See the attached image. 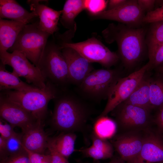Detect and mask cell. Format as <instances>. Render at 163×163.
I'll return each mask as SVG.
<instances>
[{
  "label": "cell",
  "instance_id": "obj_44",
  "mask_svg": "<svg viewBox=\"0 0 163 163\" xmlns=\"http://www.w3.org/2000/svg\"><path fill=\"white\" fill-rule=\"evenodd\" d=\"M163 163V161H161V162H158V163Z\"/></svg>",
  "mask_w": 163,
  "mask_h": 163
},
{
  "label": "cell",
  "instance_id": "obj_22",
  "mask_svg": "<svg viewBox=\"0 0 163 163\" xmlns=\"http://www.w3.org/2000/svg\"><path fill=\"white\" fill-rule=\"evenodd\" d=\"M39 88L21 80L15 73L10 72L5 69V65L0 62V90H15L26 91Z\"/></svg>",
  "mask_w": 163,
  "mask_h": 163
},
{
  "label": "cell",
  "instance_id": "obj_37",
  "mask_svg": "<svg viewBox=\"0 0 163 163\" xmlns=\"http://www.w3.org/2000/svg\"><path fill=\"white\" fill-rule=\"evenodd\" d=\"M158 110L153 121L158 126L159 133H163V107Z\"/></svg>",
  "mask_w": 163,
  "mask_h": 163
},
{
  "label": "cell",
  "instance_id": "obj_41",
  "mask_svg": "<svg viewBox=\"0 0 163 163\" xmlns=\"http://www.w3.org/2000/svg\"><path fill=\"white\" fill-rule=\"evenodd\" d=\"M43 163H51V157L49 154L46 155Z\"/></svg>",
  "mask_w": 163,
  "mask_h": 163
},
{
  "label": "cell",
  "instance_id": "obj_34",
  "mask_svg": "<svg viewBox=\"0 0 163 163\" xmlns=\"http://www.w3.org/2000/svg\"><path fill=\"white\" fill-rule=\"evenodd\" d=\"M137 2L141 8L147 13L153 10L156 0H137Z\"/></svg>",
  "mask_w": 163,
  "mask_h": 163
},
{
  "label": "cell",
  "instance_id": "obj_16",
  "mask_svg": "<svg viewBox=\"0 0 163 163\" xmlns=\"http://www.w3.org/2000/svg\"><path fill=\"white\" fill-rule=\"evenodd\" d=\"M40 0H28L30 9L39 17V27L42 30L50 35L58 29V24L62 11H56L40 3Z\"/></svg>",
  "mask_w": 163,
  "mask_h": 163
},
{
  "label": "cell",
  "instance_id": "obj_30",
  "mask_svg": "<svg viewBox=\"0 0 163 163\" xmlns=\"http://www.w3.org/2000/svg\"><path fill=\"white\" fill-rule=\"evenodd\" d=\"M161 21H163V5L146 13L143 19L142 23L151 24Z\"/></svg>",
  "mask_w": 163,
  "mask_h": 163
},
{
  "label": "cell",
  "instance_id": "obj_26",
  "mask_svg": "<svg viewBox=\"0 0 163 163\" xmlns=\"http://www.w3.org/2000/svg\"><path fill=\"white\" fill-rule=\"evenodd\" d=\"M117 127L115 120L107 116H103L97 118L93 132L99 137L107 140L115 136Z\"/></svg>",
  "mask_w": 163,
  "mask_h": 163
},
{
  "label": "cell",
  "instance_id": "obj_35",
  "mask_svg": "<svg viewBox=\"0 0 163 163\" xmlns=\"http://www.w3.org/2000/svg\"><path fill=\"white\" fill-rule=\"evenodd\" d=\"M51 157V163H69L67 159L53 150L48 149Z\"/></svg>",
  "mask_w": 163,
  "mask_h": 163
},
{
  "label": "cell",
  "instance_id": "obj_32",
  "mask_svg": "<svg viewBox=\"0 0 163 163\" xmlns=\"http://www.w3.org/2000/svg\"><path fill=\"white\" fill-rule=\"evenodd\" d=\"M0 163H30V162L26 150L23 152L9 156L0 161Z\"/></svg>",
  "mask_w": 163,
  "mask_h": 163
},
{
  "label": "cell",
  "instance_id": "obj_14",
  "mask_svg": "<svg viewBox=\"0 0 163 163\" xmlns=\"http://www.w3.org/2000/svg\"><path fill=\"white\" fill-rule=\"evenodd\" d=\"M0 116L14 128H20L22 132L38 121L25 110L0 96Z\"/></svg>",
  "mask_w": 163,
  "mask_h": 163
},
{
  "label": "cell",
  "instance_id": "obj_40",
  "mask_svg": "<svg viewBox=\"0 0 163 163\" xmlns=\"http://www.w3.org/2000/svg\"><path fill=\"white\" fill-rule=\"evenodd\" d=\"M107 163H127L120 156L114 157L111 158V159Z\"/></svg>",
  "mask_w": 163,
  "mask_h": 163
},
{
  "label": "cell",
  "instance_id": "obj_39",
  "mask_svg": "<svg viewBox=\"0 0 163 163\" xmlns=\"http://www.w3.org/2000/svg\"><path fill=\"white\" fill-rule=\"evenodd\" d=\"M6 153V140L0 136V161L5 158Z\"/></svg>",
  "mask_w": 163,
  "mask_h": 163
},
{
  "label": "cell",
  "instance_id": "obj_28",
  "mask_svg": "<svg viewBox=\"0 0 163 163\" xmlns=\"http://www.w3.org/2000/svg\"><path fill=\"white\" fill-rule=\"evenodd\" d=\"M81 152L85 157L91 158L95 160L106 159L112 158L113 153L101 150L91 145L75 149V152Z\"/></svg>",
  "mask_w": 163,
  "mask_h": 163
},
{
  "label": "cell",
  "instance_id": "obj_21",
  "mask_svg": "<svg viewBox=\"0 0 163 163\" xmlns=\"http://www.w3.org/2000/svg\"><path fill=\"white\" fill-rule=\"evenodd\" d=\"M77 137L75 133L69 132H61L57 136L49 137L47 149L55 151L68 159L75 152Z\"/></svg>",
  "mask_w": 163,
  "mask_h": 163
},
{
  "label": "cell",
  "instance_id": "obj_12",
  "mask_svg": "<svg viewBox=\"0 0 163 163\" xmlns=\"http://www.w3.org/2000/svg\"><path fill=\"white\" fill-rule=\"evenodd\" d=\"M130 131L115 136L111 144L119 156L127 163H133L140 152L145 134Z\"/></svg>",
  "mask_w": 163,
  "mask_h": 163
},
{
  "label": "cell",
  "instance_id": "obj_42",
  "mask_svg": "<svg viewBox=\"0 0 163 163\" xmlns=\"http://www.w3.org/2000/svg\"><path fill=\"white\" fill-rule=\"evenodd\" d=\"M156 72L163 74V65L155 69Z\"/></svg>",
  "mask_w": 163,
  "mask_h": 163
},
{
  "label": "cell",
  "instance_id": "obj_11",
  "mask_svg": "<svg viewBox=\"0 0 163 163\" xmlns=\"http://www.w3.org/2000/svg\"><path fill=\"white\" fill-rule=\"evenodd\" d=\"M136 0H128L123 5L106 10L93 16L96 18L117 21L129 26H137L142 23L145 14Z\"/></svg>",
  "mask_w": 163,
  "mask_h": 163
},
{
  "label": "cell",
  "instance_id": "obj_8",
  "mask_svg": "<svg viewBox=\"0 0 163 163\" xmlns=\"http://www.w3.org/2000/svg\"><path fill=\"white\" fill-rule=\"evenodd\" d=\"M150 111L123 102L111 112L117 126L126 132L148 129L152 121Z\"/></svg>",
  "mask_w": 163,
  "mask_h": 163
},
{
  "label": "cell",
  "instance_id": "obj_25",
  "mask_svg": "<svg viewBox=\"0 0 163 163\" xmlns=\"http://www.w3.org/2000/svg\"><path fill=\"white\" fill-rule=\"evenodd\" d=\"M150 100L152 110L163 107V74L156 72L150 75Z\"/></svg>",
  "mask_w": 163,
  "mask_h": 163
},
{
  "label": "cell",
  "instance_id": "obj_38",
  "mask_svg": "<svg viewBox=\"0 0 163 163\" xmlns=\"http://www.w3.org/2000/svg\"><path fill=\"white\" fill-rule=\"evenodd\" d=\"M128 0H110L108 1V9L107 10H110L118 8L125 4Z\"/></svg>",
  "mask_w": 163,
  "mask_h": 163
},
{
  "label": "cell",
  "instance_id": "obj_43",
  "mask_svg": "<svg viewBox=\"0 0 163 163\" xmlns=\"http://www.w3.org/2000/svg\"><path fill=\"white\" fill-rule=\"evenodd\" d=\"M77 163H89L88 162H84L80 159H78L76 160Z\"/></svg>",
  "mask_w": 163,
  "mask_h": 163
},
{
  "label": "cell",
  "instance_id": "obj_20",
  "mask_svg": "<svg viewBox=\"0 0 163 163\" xmlns=\"http://www.w3.org/2000/svg\"><path fill=\"white\" fill-rule=\"evenodd\" d=\"M27 24L0 18V52L6 51L14 45Z\"/></svg>",
  "mask_w": 163,
  "mask_h": 163
},
{
  "label": "cell",
  "instance_id": "obj_18",
  "mask_svg": "<svg viewBox=\"0 0 163 163\" xmlns=\"http://www.w3.org/2000/svg\"><path fill=\"white\" fill-rule=\"evenodd\" d=\"M85 9L84 1L82 0L66 1L62 10L60 22L62 25L69 30L61 35L66 41L71 39L76 28L75 20L77 16Z\"/></svg>",
  "mask_w": 163,
  "mask_h": 163
},
{
  "label": "cell",
  "instance_id": "obj_9",
  "mask_svg": "<svg viewBox=\"0 0 163 163\" xmlns=\"http://www.w3.org/2000/svg\"><path fill=\"white\" fill-rule=\"evenodd\" d=\"M150 71L148 62L128 76L121 78L111 91L104 109L97 117L107 116L118 105L126 100Z\"/></svg>",
  "mask_w": 163,
  "mask_h": 163
},
{
  "label": "cell",
  "instance_id": "obj_3",
  "mask_svg": "<svg viewBox=\"0 0 163 163\" xmlns=\"http://www.w3.org/2000/svg\"><path fill=\"white\" fill-rule=\"evenodd\" d=\"M61 88L46 81L42 89L26 91H1L0 96L19 106L30 113L37 121L43 122L47 116L49 101L54 99Z\"/></svg>",
  "mask_w": 163,
  "mask_h": 163
},
{
  "label": "cell",
  "instance_id": "obj_23",
  "mask_svg": "<svg viewBox=\"0 0 163 163\" xmlns=\"http://www.w3.org/2000/svg\"><path fill=\"white\" fill-rule=\"evenodd\" d=\"M148 72L136 89L123 102L144 108L151 111L152 110L150 100V75Z\"/></svg>",
  "mask_w": 163,
  "mask_h": 163
},
{
  "label": "cell",
  "instance_id": "obj_27",
  "mask_svg": "<svg viewBox=\"0 0 163 163\" xmlns=\"http://www.w3.org/2000/svg\"><path fill=\"white\" fill-rule=\"evenodd\" d=\"M22 133H16L6 140V153L5 159L26 151L22 143Z\"/></svg>",
  "mask_w": 163,
  "mask_h": 163
},
{
  "label": "cell",
  "instance_id": "obj_1",
  "mask_svg": "<svg viewBox=\"0 0 163 163\" xmlns=\"http://www.w3.org/2000/svg\"><path fill=\"white\" fill-rule=\"evenodd\" d=\"M84 99L65 88L61 89L53 99L51 123L54 128L62 132L84 133L88 128V122L95 112Z\"/></svg>",
  "mask_w": 163,
  "mask_h": 163
},
{
  "label": "cell",
  "instance_id": "obj_15",
  "mask_svg": "<svg viewBox=\"0 0 163 163\" xmlns=\"http://www.w3.org/2000/svg\"><path fill=\"white\" fill-rule=\"evenodd\" d=\"M146 131L141 150L133 163H157L163 161V138L159 133Z\"/></svg>",
  "mask_w": 163,
  "mask_h": 163
},
{
  "label": "cell",
  "instance_id": "obj_31",
  "mask_svg": "<svg viewBox=\"0 0 163 163\" xmlns=\"http://www.w3.org/2000/svg\"><path fill=\"white\" fill-rule=\"evenodd\" d=\"M148 62L150 64V70L163 65V44L157 49Z\"/></svg>",
  "mask_w": 163,
  "mask_h": 163
},
{
  "label": "cell",
  "instance_id": "obj_33",
  "mask_svg": "<svg viewBox=\"0 0 163 163\" xmlns=\"http://www.w3.org/2000/svg\"><path fill=\"white\" fill-rule=\"evenodd\" d=\"M5 121L0 118V136L7 140L15 134L17 133L14 130V127Z\"/></svg>",
  "mask_w": 163,
  "mask_h": 163
},
{
  "label": "cell",
  "instance_id": "obj_19",
  "mask_svg": "<svg viewBox=\"0 0 163 163\" xmlns=\"http://www.w3.org/2000/svg\"><path fill=\"white\" fill-rule=\"evenodd\" d=\"M29 12L14 0H0V18H6L27 24L37 17Z\"/></svg>",
  "mask_w": 163,
  "mask_h": 163
},
{
  "label": "cell",
  "instance_id": "obj_29",
  "mask_svg": "<svg viewBox=\"0 0 163 163\" xmlns=\"http://www.w3.org/2000/svg\"><path fill=\"white\" fill-rule=\"evenodd\" d=\"M85 9L91 16L95 15L105 11L108 1L104 0H84Z\"/></svg>",
  "mask_w": 163,
  "mask_h": 163
},
{
  "label": "cell",
  "instance_id": "obj_13",
  "mask_svg": "<svg viewBox=\"0 0 163 163\" xmlns=\"http://www.w3.org/2000/svg\"><path fill=\"white\" fill-rule=\"evenodd\" d=\"M62 51L67 64L69 84L78 86L94 68L91 63L73 49L65 47Z\"/></svg>",
  "mask_w": 163,
  "mask_h": 163
},
{
  "label": "cell",
  "instance_id": "obj_4",
  "mask_svg": "<svg viewBox=\"0 0 163 163\" xmlns=\"http://www.w3.org/2000/svg\"><path fill=\"white\" fill-rule=\"evenodd\" d=\"M122 75V71L117 69H94L77 86V92L83 98L91 101L107 99Z\"/></svg>",
  "mask_w": 163,
  "mask_h": 163
},
{
  "label": "cell",
  "instance_id": "obj_6",
  "mask_svg": "<svg viewBox=\"0 0 163 163\" xmlns=\"http://www.w3.org/2000/svg\"><path fill=\"white\" fill-rule=\"evenodd\" d=\"M39 21L26 24L18 35L13 46L9 50L23 53L37 67L51 35L40 29Z\"/></svg>",
  "mask_w": 163,
  "mask_h": 163
},
{
  "label": "cell",
  "instance_id": "obj_10",
  "mask_svg": "<svg viewBox=\"0 0 163 163\" xmlns=\"http://www.w3.org/2000/svg\"><path fill=\"white\" fill-rule=\"evenodd\" d=\"M0 59L1 62L11 67L13 71L24 78L27 83L40 89L45 87L46 81L39 69L30 63L21 52L17 50L11 53L0 52Z\"/></svg>",
  "mask_w": 163,
  "mask_h": 163
},
{
  "label": "cell",
  "instance_id": "obj_2",
  "mask_svg": "<svg viewBox=\"0 0 163 163\" xmlns=\"http://www.w3.org/2000/svg\"><path fill=\"white\" fill-rule=\"evenodd\" d=\"M102 33L107 43H116L120 59L126 68H133L142 60L147 47L144 28L111 24Z\"/></svg>",
  "mask_w": 163,
  "mask_h": 163
},
{
  "label": "cell",
  "instance_id": "obj_24",
  "mask_svg": "<svg viewBox=\"0 0 163 163\" xmlns=\"http://www.w3.org/2000/svg\"><path fill=\"white\" fill-rule=\"evenodd\" d=\"M151 24L145 38L149 60L157 49L163 44V21Z\"/></svg>",
  "mask_w": 163,
  "mask_h": 163
},
{
  "label": "cell",
  "instance_id": "obj_36",
  "mask_svg": "<svg viewBox=\"0 0 163 163\" xmlns=\"http://www.w3.org/2000/svg\"><path fill=\"white\" fill-rule=\"evenodd\" d=\"M24 148L28 154L30 163H43L46 155L34 152Z\"/></svg>",
  "mask_w": 163,
  "mask_h": 163
},
{
  "label": "cell",
  "instance_id": "obj_17",
  "mask_svg": "<svg viewBox=\"0 0 163 163\" xmlns=\"http://www.w3.org/2000/svg\"><path fill=\"white\" fill-rule=\"evenodd\" d=\"M42 123L38 121L22 132V141L23 145L28 150L45 154L49 137L44 129Z\"/></svg>",
  "mask_w": 163,
  "mask_h": 163
},
{
  "label": "cell",
  "instance_id": "obj_5",
  "mask_svg": "<svg viewBox=\"0 0 163 163\" xmlns=\"http://www.w3.org/2000/svg\"><path fill=\"white\" fill-rule=\"evenodd\" d=\"M37 67L46 81L60 88L69 84L67 64L60 45L47 42Z\"/></svg>",
  "mask_w": 163,
  "mask_h": 163
},
{
  "label": "cell",
  "instance_id": "obj_7",
  "mask_svg": "<svg viewBox=\"0 0 163 163\" xmlns=\"http://www.w3.org/2000/svg\"><path fill=\"white\" fill-rule=\"evenodd\" d=\"M59 45L62 49H73L91 63H98L107 69L115 65L120 60L117 53L111 51L94 37L80 42L62 43Z\"/></svg>",
  "mask_w": 163,
  "mask_h": 163
}]
</instances>
